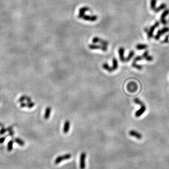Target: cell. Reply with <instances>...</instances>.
<instances>
[{
	"instance_id": "ffe728a7",
	"label": "cell",
	"mask_w": 169,
	"mask_h": 169,
	"mask_svg": "<svg viewBox=\"0 0 169 169\" xmlns=\"http://www.w3.org/2000/svg\"><path fill=\"white\" fill-rule=\"evenodd\" d=\"M14 142L15 143H17V144H18L19 146H20L21 147H23L24 146V144H25V142L23 140H22V139L19 138H15L14 140Z\"/></svg>"
},
{
	"instance_id": "1f68e13d",
	"label": "cell",
	"mask_w": 169,
	"mask_h": 169,
	"mask_svg": "<svg viewBox=\"0 0 169 169\" xmlns=\"http://www.w3.org/2000/svg\"><path fill=\"white\" fill-rule=\"evenodd\" d=\"M14 132L13 130H12V131H9V134H8V135L10 136H12L14 135Z\"/></svg>"
},
{
	"instance_id": "5bb4252c",
	"label": "cell",
	"mask_w": 169,
	"mask_h": 169,
	"mask_svg": "<svg viewBox=\"0 0 169 169\" xmlns=\"http://www.w3.org/2000/svg\"><path fill=\"white\" fill-rule=\"evenodd\" d=\"M70 122L69 120L66 121L64 123V128H63V132L64 133H67L69 132V130L70 129Z\"/></svg>"
},
{
	"instance_id": "7402d4cb",
	"label": "cell",
	"mask_w": 169,
	"mask_h": 169,
	"mask_svg": "<svg viewBox=\"0 0 169 169\" xmlns=\"http://www.w3.org/2000/svg\"><path fill=\"white\" fill-rule=\"evenodd\" d=\"M13 141L10 140L9 141L7 144V150L8 152H11L12 149H13Z\"/></svg>"
},
{
	"instance_id": "8992f818",
	"label": "cell",
	"mask_w": 169,
	"mask_h": 169,
	"mask_svg": "<svg viewBox=\"0 0 169 169\" xmlns=\"http://www.w3.org/2000/svg\"><path fill=\"white\" fill-rule=\"evenodd\" d=\"M159 24H160V23L159 22H156V23H155V24H154V25L151 26L149 30L147 31L148 38H149V39L153 38V33H154L155 29L156 28L158 27V26H159Z\"/></svg>"
},
{
	"instance_id": "cb8c5ba5",
	"label": "cell",
	"mask_w": 169,
	"mask_h": 169,
	"mask_svg": "<svg viewBox=\"0 0 169 169\" xmlns=\"http://www.w3.org/2000/svg\"><path fill=\"white\" fill-rule=\"evenodd\" d=\"M143 59V57H142V56H137V57H136L134 58V59H133L132 64H137L136 62H137V61H141V60H142Z\"/></svg>"
},
{
	"instance_id": "7c38bea8",
	"label": "cell",
	"mask_w": 169,
	"mask_h": 169,
	"mask_svg": "<svg viewBox=\"0 0 169 169\" xmlns=\"http://www.w3.org/2000/svg\"><path fill=\"white\" fill-rule=\"evenodd\" d=\"M129 135L131 136L134 137L138 140H141L142 138V135L138 132L135 131V130H131L129 132Z\"/></svg>"
},
{
	"instance_id": "836d02e7",
	"label": "cell",
	"mask_w": 169,
	"mask_h": 169,
	"mask_svg": "<svg viewBox=\"0 0 169 169\" xmlns=\"http://www.w3.org/2000/svg\"><path fill=\"white\" fill-rule=\"evenodd\" d=\"M26 101H27V102H31V98L30 97H27V98H26Z\"/></svg>"
},
{
	"instance_id": "f1b7e54d",
	"label": "cell",
	"mask_w": 169,
	"mask_h": 169,
	"mask_svg": "<svg viewBox=\"0 0 169 169\" xmlns=\"http://www.w3.org/2000/svg\"><path fill=\"white\" fill-rule=\"evenodd\" d=\"M6 138H7V136H4L3 137H1V138H0V144L3 143V142H5V141L6 139Z\"/></svg>"
},
{
	"instance_id": "4316f807",
	"label": "cell",
	"mask_w": 169,
	"mask_h": 169,
	"mask_svg": "<svg viewBox=\"0 0 169 169\" xmlns=\"http://www.w3.org/2000/svg\"><path fill=\"white\" fill-rule=\"evenodd\" d=\"M27 97L25 96V95H24V96H22L21 97L19 98L18 100L19 102H20V103H22V102H24V101H25L26 100V98H27Z\"/></svg>"
},
{
	"instance_id": "2e32d148",
	"label": "cell",
	"mask_w": 169,
	"mask_h": 169,
	"mask_svg": "<svg viewBox=\"0 0 169 169\" xmlns=\"http://www.w3.org/2000/svg\"><path fill=\"white\" fill-rule=\"evenodd\" d=\"M51 110H52V109H51V108L50 107H47L46 109L45 115H44V118H45L46 120L48 119L49 117H50Z\"/></svg>"
},
{
	"instance_id": "d6986e66",
	"label": "cell",
	"mask_w": 169,
	"mask_h": 169,
	"mask_svg": "<svg viewBox=\"0 0 169 169\" xmlns=\"http://www.w3.org/2000/svg\"><path fill=\"white\" fill-rule=\"evenodd\" d=\"M136 48L138 50H144L148 48V45L146 44H137L136 46Z\"/></svg>"
},
{
	"instance_id": "f546056e",
	"label": "cell",
	"mask_w": 169,
	"mask_h": 169,
	"mask_svg": "<svg viewBox=\"0 0 169 169\" xmlns=\"http://www.w3.org/2000/svg\"><path fill=\"white\" fill-rule=\"evenodd\" d=\"M20 106L21 108H25V107H26V103H24V102H22L20 104Z\"/></svg>"
},
{
	"instance_id": "4dcf8cb0",
	"label": "cell",
	"mask_w": 169,
	"mask_h": 169,
	"mask_svg": "<svg viewBox=\"0 0 169 169\" xmlns=\"http://www.w3.org/2000/svg\"><path fill=\"white\" fill-rule=\"evenodd\" d=\"M169 35H167L166 36V38H165L164 40L163 41V42H164V43H166V42H168L169 41Z\"/></svg>"
},
{
	"instance_id": "8fae6325",
	"label": "cell",
	"mask_w": 169,
	"mask_h": 169,
	"mask_svg": "<svg viewBox=\"0 0 169 169\" xmlns=\"http://www.w3.org/2000/svg\"><path fill=\"white\" fill-rule=\"evenodd\" d=\"M146 110V107L145 105H143L142 106H141V108L140 109H138L135 113V117H138L141 116Z\"/></svg>"
},
{
	"instance_id": "9a60e30c",
	"label": "cell",
	"mask_w": 169,
	"mask_h": 169,
	"mask_svg": "<svg viewBox=\"0 0 169 169\" xmlns=\"http://www.w3.org/2000/svg\"><path fill=\"white\" fill-rule=\"evenodd\" d=\"M89 10H90V8L88 7H83L81 8L80 9H79L78 17L84 14H85L86 12L89 11Z\"/></svg>"
},
{
	"instance_id": "484cf974",
	"label": "cell",
	"mask_w": 169,
	"mask_h": 169,
	"mask_svg": "<svg viewBox=\"0 0 169 169\" xmlns=\"http://www.w3.org/2000/svg\"><path fill=\"white\" fill-rule=\"evenodd\" d=\"M35 106V103L33 102H27L26 103V107L28 108H32Z\"/></svg>"
},
{
	"instance_id": "277c9868",
	"label": "cell",
	"mask_w": 169,
	"mask_h": 169,
	"mask_svg": "<svg viewBox=\"0 0 169 169\" xmlns=\"http://www.w3.org/2000/svg\"><path fill=\"white\" fill-rule=\"evenodd\" d=\"M89 48L90 50H101L102 51L105 52L107 51V46L103 45H98L96 44H90L89 45Z\"/></svg>"
},
{
	"instance_id": "d6a6232c",
	"label": "cell",
	"mask_w": 169,
	"mask_h": 169,
	"mask_svg": "<svg viewBox=\"0 0 169 169\" xmlns=\"http://www.w3.org/2000/svg\"><path fill=\"white\" fill-rule=\"evenodd\" d=\"M7 131H12V130H13V127L12 126H9V127H8L7 128Z\"/></svg>"
},
{
	"instance_id": "e575fe53",
	"label": "cell",
	"mask_w": 169,
	"mask_h": 169,
	"mask_svg": "<svg viewBox=\"0 0 169 169\" xmlns=\"http://www.w3.org/2000/svg\"><path fill=\"white\" fill-rule=\"evenodd\" d=\"M0 127H4V125H3L2 123L0 122Z\"/></svg>"
},
{
	"instance_id": "ac0fdd59",
	"label": "cell",
	"mask_w": 169,
	"mask_h": 169,
	"mask_svg": "<svg viewBox=\"0 0 169 169\" xmlns=\"http://www.w3.org/2000/svg\"><path fill=\"white\" fill-rule=\"evenodd\" d=\"M166 7H167V6L165 3H162V4L160 5L158 7L156 8L155 9L154 11L155 12H156V13H158V12H159L160 11H161V10H162L165 9H166Z\"/></svg>"
},
{
	"instance_id": "44dd1931",
	"label": "cell",
	"mask_w": 169,
	"mask_h": 169,
	"mask_svg": "<svg viewBox=\"0 0 169 169\" xmlns=\"http://www.w3.org/2000/svg\"><path fill=\"white\" fill-rule=\"evenodd\" d=\"M135 55V52L133 51H131L129 53V54H128V55L127 57L125 58V62L126 61H130V60L132 58H133V56Z\"/></svg>"
},
{
	"instance_id": "5b68a950",
	"label": "cell",
	"mask_w": 169,
	"mask_h": 169,
	"mask_svg": "<svg viewBox=\"0 0 169 169\" xmlns=\"http://www.w3.org/2000/svg\"><path fill=\"white\" fill-rule=\"evenodd\" d=\"M137 89H138V86L136 84V83L135 82H130L127 84V90L129 91L130 92L133 93L136 92L137 90Z\"/></svg>"
},
{
	"instance_id": "603a6c76",
	"label": "cell",
	"mask_w": 169,
	"mask_h": 169,
	"mask_svg": "<svg viewBox=\"0 0 169 169\" xmlns=\"http://www.w3.org/2000/svg\"><path fill=\"white\" fill-rule=\"evenodd\" d=\"M156 2V0H150V8L153 10L155 9Z\"/></svg>"
},
{
	"instance_id": "30bf717a",
	"label": "cell",
	"mask_w": 169,
	"mask_h": 169,
	"mask_svg": "<svg viewBox=\"0 0 169 169\" xmlns=\"http://www.w3.org/2000/svg\"><path fill=\"white\" fill-rule=\"evenodd\" d=\"M169 14V9H165L161 14L160 17V22L163 25H166L167 22L165 20V17Z\"/></svg>"
},
{
	"instance_id": "d4e9b609",
	"label": "cell",
	"mask_w": 169,
	"mask_h": 169,
	"mask_svg": "<svg viewBox=\"0 0 169 169\" xmlns=\"http://www.w3.org/2000/svg\"><path fill=\"white\" fill-rule=\"evenodd\" d=\"M133 101H134L135 103L137 104L140 105L141 106H142V105H143L144 104L143 103V102L141 101V100L139 99V98H135L134 100H133Z\"/></svg>"
},
{
	"instance_id": "52a82bcc",
	"label": "cell",
	"mask_w": 169,
	"mask_h": 169,
	"mask_svg": "<svg viewBox=\"0 0 169 169\" xmlns=\"http://www.w3.org/2000/svg\"><path fill=\"white\" fill-rule=\"evenodd\" d=\"M86 153L83 152L80 156V169H84L86 168Z\"/></svg>"
},
{
	"instance_id": "ba28073f",
	"label": "cell",
	"mask_w": 169,
	"mask_h": 169,
	"mask_svg": "<svg viewBox=\"0 0 169 169\" xmlns=\"http://www.w3.org/2000/svg\"><path fill=\"white\" fill-rule=\"evenodd\" d=\"M168 31H169V28H166V27L164 28L161 30H158L157 33H156V35L154 37L155 39L156 40H159V38H160V37L162 36V35L165 34V33H168Z\"/></svg>"
},
{
	"instance_id": "3957f363",
	"label": "cell",
	"mask_w": 169,
	"mask_h": 169,
	"mask_svg": "<svg viewBox=\"0 0 169 169\" xmlns=\"http://www.w3.org/2000/svg\"><path fill=\"white\" fill-rule=\"evenodd\" d=\"M71 157V155L70 154H66L64 155L59 156L56 158L55 161H54V163H55V164L57 165L62 161L69 159Z\"/></svg>"
},
{
	"instance_id": "83f0119b",
	"label": "cell",
	"mask_w": 169,
	"mask_h": 169,
	"mask_svg": "<svg viewBox=\"0 0 169 169\" xmlns=\"http://www.w3.org/2000/svg\"><path fill=\"white\" fill-rule=\"evenodd\" d=\"M7 131V128H5L4 127H2L1 130H0V135H2L3 134H5Z\"/></svg>"
},
{
	"instance_id": "4fadbf2b",
	"label": "cell",
	"mask_w": 169,
	"mask_h": 169,
	"mask_svg": "<svg viewBox=\"0 0 169 169\" xmlns=\"http://www.w3.org/2000/svg\"><path fill=\"white\" fill-rule=\"evenodd\" d=\"M119 54L120 57V59L122 62H125V58L124 56V53H125V49L123 47H120L119 48Z\"/></svg>"
},
{
	"instance_id": "6da1fadb",
	"label": "cell",
	"mask_w": 169,
	"mask_h": 169,
	"mask_svg": "<svg viewBox=\"0 0 169 169\" xmlns=\"http://www.w3.org/2000/svg\"><path fill=\"white\" fill-rule=\"evenodd\" d=\"M102 67L104 69L106 70L108 72H113L115 71L118 68V62H117V60L115 58H113V66H110L107 63H104L102 66Z\"/></svg>"
},
{
	"instance_id": "e0dca14e",
	"label": "cell",
	"mask_w": 169,
	"mask_h": 169,
	"mask_svg": "<svg viewBox=\"0 0 169 169\" xmlns=\"http://www.w3.org/2000/svg\"><path fill=\"white\" fill-rule=\"evenodd\" d=\"M142 57H143V58L147 60V61H152L153 59L152 56H150L148 55V51H146L145 52L143 53Z\"/></svg>"
},
{
	"instance_id": "9c48e42d",
	"label": "cell",
	"mask_w": 169,
	"mask_h": 169,
	"mask_svg": "<svg viewBox=\"0 0 169 169\" xmlns=\"http://www.w3.org/2000/svg\"><path fill=\"white\" fill-rule=\"evenodd\" d=\"M92 42L93 43H101V45L105 46H108V41H105V40H102V39H101V38H97V37H95V38H93Z\"/></svg>"
},
{
	"instance_id": "7a4b0ae2",
	"label": "cell",
	"mask_w": 169,
	"mask_h": 169,
	"mask_svg": "<svg viewBox=\"0 0 169 169\" xmlns=\"http://www.w3.org/2000/svg\"><path fill=\"white\" fill-rule=\"evenodd\" d=\"M78 18H79L84 19V20L89 21V22H95L98 19V17L96 15H86L85 14L78 17Z\"/></svg>"
}]
</instances>
